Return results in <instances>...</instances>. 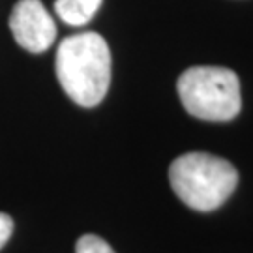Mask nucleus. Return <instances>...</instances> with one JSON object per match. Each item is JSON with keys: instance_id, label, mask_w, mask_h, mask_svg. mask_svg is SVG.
I'll return each instance as SVG.
<instances>
[{"instance_id": "obj_6", "label": "nucleus", "mask_w": 253, "mask_h": 253, "mask_svg": "<svg viewBox=\"0 0 253 253\" xmlns=\"http://www.w3.org/2000/svg\"><path fill=\"white\" fill-rule=\"evenodd\" d=\"M75 253H115V250L100 236L83 235L75 244Z\"/></svg>"}, {"instance_id": "obj_5", "label": "nucleus", "mask_w": 253, "mask_h": 253, "mask_svg": "<svg viewBox=\"0 0 253 253\" xmlns=\"http://www.w3.org/2000/svg\"><path fill=\"white\" fill-rule=\"evenodd\" d=\"M103 0H54V11L70 27H83L90 21Z\"/></svg>"}, {"instance_id": "obj_4", "label": "nucleus", "mask_w": 253, "mask_h": 253, "mask_svg": "<svg viewBox=\"0 0 253 253\" xmlns=\"http://www.w3.org/2000/svg\"><path fill=\"white\" fill-rule=\"evenodd\" d=\"M9 30L28 53H43L53 45L56 25L42 0H19L9 15Z\"/></svg>"}, {"instance_id": "obj_3", "label": "nucleus", "mask_w": 253, "mask_h": 253, "mask_svg": "<svg viewBox=\"0 0 253 253\" xmlns=\"http://www.w3.org/2000/svg\"><path fill=\"white\" fill-rule=\"evenodd\" d=\"M182 105L193 117L212 122H227L240 113L238 75L221 66H193L178 77Z\"/></svg>"}, {"instance_id": "obj_1", "label": "nucleus", "mask_w": 253, "mask_h": 253, "mask_svg": "<svg viewBox=\"0 0 253 253\" xmlns=\"http://www.w3.org/2000/svg\"><path fill=\"white\" fill-rule=\"evenodd\" d=\"M56 77L77 105L96 107L109 90L111 51L98 32L64 38L56 51Z\"/></svg>"}, {"instance_id": "obj_2", "label": "nucleus", "mask_w": 253, "mask_h": 253, "mask_svg": "<svg viewBox=\"0 0 253 253\" xmlns=\"http://www.w3.org/2000/svg\"><path fill=\"white\" fill-rule=\"evenodd\" d=\"M169 182L184 205L199 212H210L233 195L238 171L219 156L188 152L171 163Z\"/></svg>"}, {"instance_id": "obj_7", "label": "nucleus", "mask_w": 253, "mask_h": 253, "mask_svg": "<svg viewBox=\"0 0 253 253\" xmlns=\"http://www.w3.org/2000/svg\"><path fill=\"white\" fill-rule=\"evenodd\" d=\"M11 233H13V219L8 214L0 212V250L6 246Z\"/></svg>"}]
</instances>
